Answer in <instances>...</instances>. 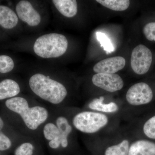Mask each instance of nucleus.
I'll use <instances>...</instances> for the list:
<instances>
[{"instance_id": "f257e3e1", "label": "nucleus", "mask_w": 155, "mask_h": 155, "mask_svg": "<svg viewBox=\"0 0 155 155\" xmlns=\"http://www.w3.org/2000/svg\"><path fill=\"white\" fill-rule=\"evenodd\" d=\"M28 84L35 94L53 104H61L67 95V88L63 84L42 73L31 76Z\"/></svg>"}, {"instance_id": "f03ea898", "label": "nucleus", "mask_w": 155, "mask_h": 155, "mask_svg": "<svg viewBox=\"0 0 155 155\" xmlns=\"http://www.w3.org/2000/svg\"><path fill=\"white\" fill-rule=\"evenodd\" d=\"M5 105L9 110L21 116L26 127L30 130H36L48 117V112L45 108L41 106L29 107L27 100L22 97L9 99L6 101Z\"/></svg>"}, {"instance_id": "7ed1b4c3", "label": "nucleus", "mask_w": 155, "mask_h": 155, "mask_svg": "<svg viewBox=\"0 0 155 155\" xmlns=\"http://www.w3.org/2000/svg\"><path fill=\"white\" fill-rule=\"evenodd\" d=\"M68 47V40L63 35L50 33L37 38L33 45L35 54L44 59L59 58L65 54Z\"/></svg>"}, {"instance_id": "20e7f679", "label": "nucleus", "mask_w": 155, "mask_h": 155, "mask_svg": "<svg viewBox=\"0 0 155 155\" xmlns=\"http://www.w3.org/2000/svg\"><path fill=\"white\" fill-rule=\"evenodd\" d=\"M72 122L74 127L81 132L93 134L105 127L108 124V118L101 113L84 111L75 115Z\"/></svg>"}, {"instance_id": "39448f33", "label": "nucleus", "mask_w": 155, "mask_h": 155, "mask_svg": "<svg viewBox=\"0 0 155 155\" xmlns=\"http://www.w3.org/2000/svg\"><path fill=\"white\" fill-rule=\"evenodd\" d=\"M152 61L151 51L144 45H139L132 51L130 66L136 74L139 75L146 74L150 68Z\"/></svg>"}, {"instance_id": "423d86ee", "label": "nucleus", "mask_w": 155, "mask_h": 155, "mask_svg": "<svg viewBox=\"0 0 155 155\" xmlns=\"http://www.w3.org/2000/svg\"><path fill=\"white\" fill-rule=\"evenodd\" d=\"M152 89L147 84L139 82L130 87L127 92L126 99L127 102L133 106L147 104L152 101Z\"/></svg>"}, {"instance_id": "0eeeda50", "label": "nucleus", "mask_w": 155, "mask_h": 155, "mask_svg": "<svg viewBox=\"0 0 155 155\" xmlns=\"http://www.w3.org/2000/svg\"><path fill=\"white\" fill-rule=\"evenodd\" d=\"M16 11L19 19L28 26L35 27L41 22L40 14L29 1H19L16 5Z\"/></svg>"}, {"instance_id": "6e6552de", "label": "nucleus", "mask_w": 155, "mask_h": 155, "mask_svg": "<svg viewBox=\"0 0 155 155\" xmlns=\"http://www.w3.org/2000/svg\"><path fill=\"white\" fill-rule=\"evenodd\" d=\"M93 83L96 86L110 92L120 90L124 86V81L116 74L96 73L92 78Z\"/></svg>"}, {"instance_id": "1a4fd4ad", "label": "nucleus", "mask_w": 155, "mask_h": 155, "mask_svg": "<svg viewBox=\"0 0 155 155\" xmlns=\"http://www.w3.org/2000/svg\"><path fill=\"white\" fill-rule=\"evenodd\" d=\"M126 61L122 57L107 58L101 61L94 65L93 70L96 73L115 74L125 67Z\"/></svg>"}, {"instance_id": "9d476101", "label": "nucleus", "mask_w": 155, "mask_h": 155, "mask_svg": "<svg viewBox=\"0 0 155 155\" xmlns=\"http://www.w3.org/2000/svg\"><path fill=\"white\" fill-rule=\"evenodd\" d=\"M128 155H155V143L147 140L136 141L130 146Z\"/></svg>"}, {"instance_id": "9b49d317", "label": "nucleus", "mask_w": 155, "mask_h": 155, "mask_svg": "<svg viewBox=\"0 0 155 155\" xmlns=\"http://www.w3.org/2000/svg\"><path fill=\"white\" fill-rule=\"evenodd\" d=\"M19 18L17 14L8 6L0 5V25L3 28L11 29L18 24Z\"/></svg>"}, {"instance_id": "f8f14e48", "label": "nucleus", "mask_w": 155, "mask_h": 155, "mask_svg": "<svg viewBox=\"0 0 155 155\" xmlns=\"http://www.w3.org/2000/svg\"><path fill=\"white\" fill-rule=\"evenodd\" d=\"M58 12L64 17L72 18L78 12V4L75 0H53L52 1Z\"/></svg>"}, {"instance_id": "ddd939ff", "label": "nucleus", "mask_w": 155, "mask_h": 155, "mask_svg": "<svg viewBox=\"0 0 155 155\" xmlns=\"http://www.w3.org/2000/svg\"><path fill=\"white\" fill-rule=\"evenodd\" d=\"M20 92V86L15 81L5 79L0 82V100L14 97Z\"/></svg>"}, {"instance_id": "4468645a", "label": "nucleus", "mask_w": 155, "mask_h": 155, "mask_svg": "<svg viewBox=\"0 0 155 155\" xmlns=\"http://www.w3.org/2000/svg\"><path fill=\"white\" fill-rule=\"evenodd\" d=\"M43 134L45 138L48 140H59L61 142V145L63 147L66 148L68 146V139L63 136L57 125L54 123H48L45 125L43 128Z\"/></svg>"}, {"instance_id": "2eb2a0df", "label": "nucleus", "mask_w": 155, "mask_h": 155, "mask_svg": "<svg viewBox=\"0 0 155 155\" xmlns=\"http://www.w3.org/2000/svg\"><path fill=\"white\" fill-rule=\"evenodd\" d=\"M104 98L101 97L99 98L93 100L89 104L88 107L91 109L106 113H114L119 110V107L115 103L111 102L109 104L103 103Z\"/></svg>"}, {"instance_id": "dca6fc26", "label": "nucleus", "mask_w": 155, "mask_h": 155, "mask_svg": "<svg viewBox=\"0 0 155 155\" xmlns=\"http://www.w3.org/2000/svg\"><path fill=\"white\" fill-rule=\"evenodd\" d=\"M96 2L108 9L116 11L127 10L130 4L129 0H97Z\"/></svg>"}, {"instance_id": "f3484780", "label": "nucleus", "mask_w": 155, "mask_h": 155, "mask_svg": "<svg viewBox=\"0 0 155 155\" xmlns=\"http://www.w3.org/2000/svg\"><path fill=\"white\" fill-rule=\"evenodd\" d=\"M129 142L127 140H124L119 144L109 147L105 152V155H128Z\"/></svg>"}, {"instance_id": "a211bd4d", "label": "nucleus", "mask_w": 155, "mask_h": 155, "mask_svg": "<svg viewBox=\"0 0 155 155\" xmlns=\"http://www.w3.org/2000/svg\"><path fill=\"white\" fill-rule=\"evenodd\" d=\"M56 123L63 136L68 139L72 130V126L69 124L68 119L64 116H60L57 118Z\"/></svg>"}, {"instance_id": "6ab92c4d", "label": "nucleus", "mask_w": 155, "mask_h": 155, "mask_svg": "<svg viewBox=\"0 0 155 155\" xmlns=\"http://www.w3.org/2000/svg\"><path fill=\"white\" fill-rule=\"evenodd\" d=\"M14 67V61L11 57L5 55H0V73H8Z\"/></svg>"}, {"instance_id": "aec40b11", "label": "nucleus", "mask_w": 155, "mask_h": 155, "mask_svg": "<svg viewBox=\"0 0 155 155\" xmlns=\"http://www.w3.org/2000/svg\"><path fill=\"white\" fill-rule=\"evenodd\" d=\"M145 135L148 138L155 139V115L147 120L143 127Z\"/></svg>"}, {"instance_id": "412c9836", "label": "nucleus", "mask_w": 155, "mask_h": 155, "mask_svg": "<svg viewBox=\"0 0 155 155\" xmlns=\"http://www.w3.org/2000/svg\"><path fill=\"white\" fill-rule=\"evenodd\" d=\"M4 126V121L0 117V151L8 150L12 145L11 139L2 131Z\"/></svg>"}, {"instance_id": "4be33fe9", "label": "nucleus", "mask_w": 155, "mask_h": 155, "mask_svg": "<svg viewBox=\"0 0 155 155\" xmlns=\"http://www.w3.org/2000/svg\"><path fill=\"white\" fill-rule=\"evenodd\" d=\"M97 37L98 40L101 42V45L104 47V50L107 53H110L114 51V48L110 41L104 33L97 32Z\"/></svg>"}, {"instance_id": "5701e85b", "label": "nucleus", "mask_w": 155, "mask_h": 155, "mask_svg": "<svg viewBox=\"0 0 155 155\" xmlns=\"http://www.w3.org/2000/svg\"><path fill=\"white\" fill-rule=\"evenodd\" d=\"M34 147L30 143L25 142L22 143L16 149L15 155H32Z\"/></svg>"}, {"instance_id": "b1692460", "label": "nucleus", "mask_w": 155, "mask_h": 155, "mask_svg": "<svg viewBox=\"0 0 155 155\" xmlns=\"http://www.w3.org/2000/svg\"><path fill=\"white\" fill-rule=\"evenodd\" d=\"M143 33L148 40L155 41V22H149L145 25Z\"/></svg>"}]
</instances>
